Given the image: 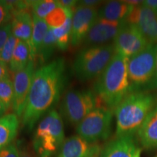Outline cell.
Returning <instances> with one entry per match:
<instances>
[{"label": "cell", "mask_w": 157, "mask_h": 157, "mask_svg": "<svg viewBox=\"0 0 157 157\" xmlns=\"http://www.w3.org/2000/svg\"><path fill=\"white\" fill-rule=\"evenodd\" d=\"M66 83V63L58 58L35 71L22 124L31 130L40 118L52 110L60 98Z\"/></svg>", "instance_id": "6da1fadb"}, {"label": "cell", "mask_w": 157, "mask_h": 157, "mask_svg": "<svg viewBox=\"0 0 157 157\" xmlns=\"http://www.w3.org/2000/svg\"><path fill=\"white\" fill-rule=\"evenodd\" d=\"M128 58L116 52L94 84V93L104 106L114 111L129 93Z\"/></svg>", "instance_id": "7a4b0ae2"}, {"label": "cell", "mask_w": 157, "mask_h": 157, "mask_svg": "<svg viewBox=\"0 0 157 157\" xmlns=\"http://www.w3.org/2000/svg\"><path fill=\"white\" fill-rule=\"evenodd\" d=\"M155 96L146 92L129 93L114 110L117 137H132L155 108Z\"/></svg>", "instance_id": "3957f363"}, {"label": "cell", "mask_w": 157, "mask_h": 157, "mask_svg": "<svg viewBox=\"0 0 157 157\" xmlns=\"http://www.w3.org/2000/svg\"><path fill=\"white\" fill-rule=\"evenodd\" d=\"M157 44L147 48L128 60L129 93L157 89Z\"/></svg>", "instance_id": "277c9868"}, {"label": "cell", "mask_w": 157, "mask_h": 157, "mask_svg": "<svg viewBox=\"0 0 157 157\" xmlns=\"http://www.w3.org/2000/svg\"><path fill=\"white\" fill-rule=\"evenodd\" d=\"M65 139L61 116L56 110L52 109L36 127L33 148L39 157H51L58 152Z\"/></svg>", "instance_id": "5b68a950"}, {"label": "cell", "mask_w": 157, "mask_h": 157, "mask_svg": "<svg viewBox=\"0 0 157 157\" xmlns=\"http://www.w3.org/2000/svg\"><path fill=\"white\" fill-rule=\"evenodd\" d=\"M116 53L113 44L84 48L73 63V72L80 81H89L98 77L107 67Z\"/></svg>", "instance_id": "8992f818"}, {"label": "cell", "mask_w": 157, "mask_h": 157, "mask_svg": "<svg viewBox=\"0 0 157 157\" xmlns=\"http://www.w3.org/2000/svg\"><path fill=\"white\" fill-rule=\"evenodd\" d=\"M104 106L93 90H68L63 98L60 111L68 122L77 125L96 108Z\"/></svg>", "instance_id": "52a82bcc"}, {"label": "cell", "mask_w": 157, "mask_h": 157, "mask_svg": "<svg viewBox=\"0 0 157 157\" xmlns=\"http://www.w3.org/2000/svg\"><path fill=\"white\" fill-rule=\"evenodd\" d=\"M113 112L105 106L96 108L76 125L77 135L91 143L107 139L111 134Z\"/></svg>", "instance_id": "ba28073f"}, {"label": "cell", "mask_w": 157, "mask_h": 157, "mask_svg": "<svg viewBox=\"0 0 157 157\" xmlns=\"http://www.w3.org/2000/svg\"><path fill=\"white\" fill-rule=\"evenodd\" d=\"M113 44L117 53L128 59L140 53L149 45L139 29L127 22L113 39Z\"/></svg>", "instance_id": "9c48e42d"}, {"label": "cell", "mask_w": 157, "mask_h": 157, "mask_svg": "<svg viewBox=\"0 0 157 157\" xmlns=\"http://www.w3.org/2000/svg\"><path fill=\"white\" fill-rule=\"evenodd\" d=\"M135 25L142 33L149 44H157V13L141 5L134 7L125 20Z\"/></svg>", "instance_id": "30bf717a"}, {"label": "cell", "mask_w": 157, "mask_h": 157, "mask_svg": "<svg viewBox=\"0 0 157 157\" xmlns=\"http://www.w3.org/2000/svg\"><path fill=\"white\" fill-rule=\"evenodd\" d=\"M34 72L35 63L30 60L24 69L17 72L14 75L13 80L14 101L12 108L15 114L19 118L22 117L25 111Z\"/></svg>", "instance_id": "8fae6325"}, {"label": "cell", "mask_w": 157, "mask_h": 157, "mask_svg": "<svg viewBox=\"0 0 157 157\" xmlns=\"http://www.w3.org/2000/svg\"><path fill=\"white\" fill-rule=\"evenodd\" d=\"M98 17V10L95 7L77 5L73 11L71 46L76 48L82 44L88 32Z\"/></svg>", "instance_id": "7c38bea8"}, {"label": "cell", "mask_w": 157, "mask_h": 157, "mask_svg": "<svg viewBox=\"0 0 157 157\" xmlns=\"http://www.w3.org/2000/svg\"><path fill=\"white\" fill-rule=\"evenodd\" d=\"M125 23V21H111L98 17L84 39V47L103 45L114 39Z\"/></svg>", "instance_id": "4fadbf2b"}, {"label": "cell", "mask_w": 157, "mask_h": 157, "mask_svg": "<svg viewBox=\"0 0 157 157\" xmlns=\"http://www.w3.org/2000/svg\"><path fill=\"white\" fill-rule=\"evenodd\" d=\"M101 151L98 143H89L78 135H74L65 139L57 157H95Z\"/></svg>", "instance_id": "5bb4252c"}, {"label": "cell", "mask_w": 157, "mask_h": 157, "mask_svg": "<svg viewBox=\"0 0 157 157\" xmlns=\"http://www.w3.org/2000/svg\"><path fill=\"white\" fill-rule=\"evenodd\" d=\"M140 154L132 137H117L104 147L101 157H140Z\"/></svg>", "instance_id": "9a60e30c"}, {"label": "cell", "mask_w": 157, "mask_h": 157, "mask_svg": "<svg viewBox=\"0 0 157 157\" xmlns=\"http://www.w3.org/2000/svg\"><path fill=\"white\" fill-rule=\"evenodd\" d=\"M12 34L28 44L30 48L33 32V15L29 10L15 12L12 19Z\"/></svg>", "instance_id": "2e32d148"}, {"label": "cell", "mask_w": 157, "mask_h": 157, "mask_svg": "<svg viewBox=\"0 0 157 157\" xmlns=\"http://www.w3.org/2000/svg\"><path fill=\"white\" fill-rule=\"evenodd\" d=\"M137 133L143 148H157V106L147 116Z\"/></svg>", "instance_id": "e0dca14e"}, {"label": "cell", "mask_w": 157, "mask_h": 157, "mask_svg": "<svg viewBox=\"0 0 157 157\" xmlns=\"http://www.w3.org/2000/svg\"><path fill=\"white\" fill-rule=\"evenodd\" d=\"M134 7L124 1H109L98 10V17L111 21H124Z\"/></svg>", "instance_id": "ac0fdd59"}, {"label": "cell", "mask_w": 157, "mask_h": 157, "mask_svg": "<svg viewBox=\"0 0 157 157\" xmlns=\"http://www.w3.org/2000/svg\"><path fill=\"white\" fill-rule=\"evenodd\" d=\"M19 127V117L15 113H8L0 118V151L13 143Z\"/></svg>", "instance_id": "d6986e66"}, {"label": "cell", "mask_w": 157, "mask_h": 157, "mask_svg": "<svg viewBox=\"0 0 157 157\" xmlns=\"http://www.w3.org/2000/svg\"><path fill=\"white\" fill-rule=\"evenodd\" d=\"M49 29L50 28L44 19L33 15V32L30 47V60L31 61L35 63Z\"/></svg>", "instance_id": "ffe728a7"}, {"label": "cell", "mask_w": 157, "mask_h": 157, "mask_svg": "<svg viewBox=\"0 0 157 157\" xmlns=\"http://www.w3.org/2000/svg\"><path fill=\"white\" fill-rule=\"evenodd\" d=\"M30 61V48L28 44L18 41L13 56L8 66L9 70L13 73H17L24 69Z\"/></svg>", "instance_id": "44dd1931"}, {"label": "cell", "mask_w": 157, "mask_h": 157, "mask_svg": "<svg viewBox=\"0 0 157 157\" xmlns=\"http://www.w3.org/2000/svg\"><path fill=\"white\" fill-rule=\"evenodd\" d=\"M72 16H73V15L68 17L63 25L59 27V28L52 29L56 40L57 47L60 50H66L69 47V45H71Z\"/></svg>", "instance_id": "7402d4cb"}, {"label": "cell", "mask_w": 157, "mask_h": 157, "mask_svg": "<svg viewBox=\"0 0 157 157\" xmlns=\"http://www.w3.org/2000/svg\"><path fill=\"white\" fill-rule=\"evenodd\" d=\"M58 48L57 47V43L56 38L53 34V31H52V29H49V30L47 33L45 38L44 39L42 47H41L40 50L38 55H37L36 60H38L39 63L41 65H44L48 60L50 59V58L53 54L56 48ZM35 60V63H36Z\"/></svg>", "instance_id": "603a6c76"}, {"label": "cell", "mask_w": 157, "mask_h": 157, "mask_svg": "<svg viewBox=\"0 0 157 157\" xmlns=\"http://www.w3.org/2000/svg\"><path fill=\"white\" fill-rule=\"evenodd\" d=\"M30 10L33 15L44 19L52 10L60 6L56 0H36L29 1Z\"/></svg>", "instance_id": "cb8c5ba5"}, {"label": "cell", "mask_w": 157, "mask_h": 157, "mask_svg": "<svg viewBox=\"0 0 157 157\" xmlns=\"http://www.w3.org/2000/svg\"><path fill=\"white\" fill-rule=\"evenodd\" d=\"M73 11L72 10L65 8L60 5L51 12L44 20L49 28H59L65 24L68 17L73 15Z\"/></svg>", "instance_id": "d4e9b609"}, {"label": "cell", "mask_w": 157, "mask_h": 157, "mask_svg": "<svg viewBox=\"0 0 157 157\" xmlns=\"http://www.w3.org/2000/svg\"><path fill=\"white\" fill-rule=\"evenodd\" d=\"M14 101L13 82L10 78L0 81V101L7 111L13 107Z\"/></svg>", "instance_id": "484cf974"}, {"label": "cell", "mask_w": 157, "mask_h": 157, "mask_svg": "<svg viewBox=\"0 0 157 157\" xmlns=\"http://www.w3.org/2000/svg\"><path fill=\"white\" fill-rule=\"evenodd\" d=\"M18 41V39L15 38L13 34L10 36L9 39H7V42L5 43V46L0 52V62H2L6 66H9Z\"/></svg>", "instance_id": "4316f807"}, {"label": "cell", "mask_w": 157, "mask_h": 157, "mask_svg": "<svg viewBox=\"0 0 157 157\" xmlns=\"http://www.w3.org/2000/svg\"><path fill=\"white\" fill-rule=\"evenodd\" d=\"M13 10L7 1H0V26L11 22Z\"/></svg>", "instance_id": "83f0119b"}, {"label": "cell", "mask_w": 157, "mask_h": 157, "mask_svg": "<svg viewBox=\"0 0 157 157\" xmlns=\"http://www.w3.org/2000/svg\"><path fill=\"white\" fill-rule=\"evenodd\" d=\"M12 34V23L0 26V52L7 42V39Z\"/></svg>", "instance_id": "f1b7e54d"}, {"label": "cell", "mask_w": 157, "mask_h": 157, "mask_svg": "<svg viewBox=\"0 0 157 157\" xmlns=\"http://www.w3.org/2000/svg\"><path fill=\"white\" fill-rule=\"evenodd\" d=\"M0 157H20L19 148L15 143H11L0 151Z\"/></svg>", "instance_id": "f546056e"}, {"label": "cell", "mask_w": 157, "mask_h": 157, "mask_svg": "<svg viewBox=\"0 0 157 157\" xmlns=\"http://www.w3.org/2000/svg\"><path fill=\"white\" fill-rule=\"evenodd\" d=\"M20 157H39L35 152L34 148L29 146H24L22 148H19Z\"/></svg>", "instance_id": "4dcf8cb0"}, {"label": "cell", "mask_w": 157, "mask_h": 157, "mask_svg": "<svg viewBox=\"0 0 157 157\" xmlns=\"http://www.w3.org/2000/svg\"><path fill=\"white\" fill-rule=\"evenodd\" d=\"M103 1H98V0H82V1L78 2L77 5L97 8V6L101 5V4H103Z\"/></svg>", "instance_id": "1f68e13d"}, {"label": "cell", "mask_w": 157, "mask_h": 157, "mask_svg": "<svg viewBox=\"0 0 157 157\" xmlns=\"http://www.w3.org/2000/svg\"><path fill=\"white\" fill-rule=\"evenodd\" d=\"M78 1H75V0H60L58 1V3L65 8L74 10L78 5Z\"/></svg>", "instance_id": "d6a6232c"}, {"label": "cell", "mask_w": 157, "mask_h": 157, "mask_svg": "<svg viewBox=\"0 0 157 157\" xmlns=\"http://www.w3.org/2000/svg\"><path fill=\"white\" fill-rule=\"evenodd\" d=\"M9 78V68L2 62H0V81Z\"/></svg>", "instance_id": "836d02e7"}, {"label": "cell", "mask_w": 157, "mask_h": 157, "mask_svg": "<svg viewBox=\"0 0 157 157\" xmlns=\"http://www.w3.org/2000/svg\"><path fill=\"white\" fill-rule=\"evenodd\" d=\"M142 4L157 13V0H146L143 1Z\"/></svg>", "instance_id": "e575fe53"}, {"label": "cell", "mask_w": 157, "mask_h": 157, "mask_svg": "<svg viewBox=\"0 0 157 157\" xmlns=\"http://www.w3.org/2000/svg\"><path fill=\"white\" fill-rule=\"evenodd\" d=\"M7 110L5 108V106L3 105V104L1 103V101H0V118L2 117H3V116H5V113L7 112Z\"/></svg>", "instance_id": "d590c367"}, {"label": "cell", "mask_w": 157, "mask_h": 157, "mask_svg": "<svg viewBox=\"0 0 157 157\" xmlns=\"http://www.w3.org/2000/svg\"><path fill=\"white\" fill-rule=\"evenodd\" d=\"M156 69H157V58H156Z\"/></svg>", "instance_id": "8d00e7d4"}, {"label": "cell", "mask_w": 157, "mask_h": 157, "mask_svg": "<svg viewBox=\"0 0 157 157\" xmlns=\"http://www.w3.org/2000/svg\"><path fill=\"white\" fill-rule=\"evenodd\" d=\"M95 157H99L98 156H95Z\"/></svg>", "instance_id": "74e56055"}, {"label": "cell", "mask_w": 157, "mask_h": 157, "mask_svg": "<svg viewBox=\"0 0 157 157\" xmlns=\"http://www.w3.org/2000/svg\"><path fill=\"white\" fill-rule=\"evenodd\" d=\"M156 157H157V156H156Z\"/></svg>", "instance_id": "f35d334b"}]
</instances>
